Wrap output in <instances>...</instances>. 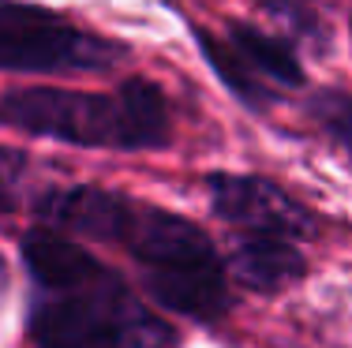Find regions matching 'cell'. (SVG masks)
Instances as JSON below:
<instances>
[{
    "label": "cell",
    "mask_w": 352,
    "mask_h": 348,
    "mask_svg": "<svg viewBox=\"0 0 352 348\" xmlns=\"http://www.w3.org/2000/svg\"><path fill=\"white\" fill-rule=\"evenodd\" d=\"M34 281L27 329L34 348H176V329L128 288V281L68 236H23Z\"/></svg>",
    "instance_id": "1"
},
{
    "label": "cell",
    "mask_w": 352,
    "mask_h": 348,
    "mask_svg": "<svg viewBox=\"0 0 352 348\" xmlns=\"http://www.w3.org/2000/svg\"><path fill=\"white\" fill-rule=\"evenodd\" d=\"M0 124L94 150H157L173 139L169 97L150 79H124L113 94L60 86L4 90Z\"/></svg>",
    "instance_id": "2"
},
{
    "label": "cell",
    "mask_w": 352,
    "mask_h": 348,
    "mask_svg": "<svg viewBox=\"0 0 352 348\" xmlns=\"http://www.w3.org/2000/svg\"><path fill=\"white\" fill-rule=\"evenodd\" d=\"M124 244L142 273L146 292L165 311L195 322H217L232 308L225 259L195 221L169 213L154 202L124 198L113 240Z\"/></svg>",
    "instance_id": "3"
},
{
    "label": "cell",
    "mask_w": 352,
    "mask_h": 348,
    "mask_svg": "<svg viewBox=\"0 0 352 348\" xmlns=\"http://www.w3.org/2000/svg\"><path fill=\"white\" fill-rule=\"evenodd\" d=\"M128 56V45L79 27L60 12L0 0V71H109Z\"/></svg>",
    "instance_id": "4"
},
{
    "label": "cell",
    "mask_w": 352,
    "mask_h": 348,
    "mask_svg": "<svg viewBox=\"0 0 352 348\" xmlns=\"http://www.w3.org/2000/svg\"><path fill=\"white\" fill-rule=\"evenodd\" d=\"M195 38L217 79L236 94L240 105L255 113L281 102L285 90L304 86V68H300L296 49L289 41L266 38L251 23H229L225 34L195 30Z\"/></svg>",
    "instance_id": "5"
},
{
    "label": "cell",
    "mask_w": 352,
    "mask_h": 348,
    "mask_svg": "<svg viewBox=\"0 0 352 348\" xmlns=\"http://www.w3.org/2000/svg\"><path fill=\"white\" fill-rule=\"evenodd\" d=\"M206 192H210L214 213L221 221H229L240 236H278L300 244V240L318 232L315 213L266 176L214 172L206 180Z\"/></svg>",
    "instance_id": "6"
},
{
    "label": "cell",
    "mask_w": 352,
    "mask_h": 348,
    "mask_svg": "<svg viewBox=\"0 0 352 348\" xmlns=\"http://www.w3.org/2000/svg\"><path fill=\"white\" fill-rule=\"evenodd\" d=\"M225 270L251 292H281L307 273V259L292 240L240 236L225 259Z\"/></svg>",
    "instance_id": "7"
},
{
    "label": "cell",
    "mask_w": 352,
    "mask_h": 348,
    "mask_svg": "<svg viewBox=\"0 0 352 348\" xmlns=\"http://www.w3.org/2000/svg\"><path fill=\"white\" fill-rule=\"evenodd\" d=\"M307 116L330 143L352 154V94L345 90H315L307 97Z\"/></svg>",
    "instance_id": "8"
},
{
    "label": "cell",
    "mask_w": 352,
    "mask_h": 348,
    "mask_svg": "<svg viewBox=\"0 0 352 348\" xmlns=\"http://www.w3.org/2000/svg\"><path fill=\"white\" fill-rule=\"evenodd\" d=\"M255 4L263 12H270L278 23H285L296 38H307V41L326 38V27H322V15H318L315 0H255Z\"/></svg>",
    "instance_id": "9"
},
{
    "label": "cell",
    "mask_w": 352,
    "mask_h": 348,
    "mask_svg": "<svg viewBox=\"0 0 352 348\" xmlns=\"http://www.w3.org/2000/svg\"><path fill=\"white\" fill-rule=\"evenodd\" d=\"M30 157L12 146H0V213L15 210L23 202V187H27Z\"/></svg>",
    "instance_id": "10"
},
{
    "label": "cell",
    "mask_w": 352,
    "mask_h": 348,
    "mask_svg": "<svg viewBox=\"0 0 352 348\" xmlns=\"http://www.w3.org/2000/svg\"><path fill=\"white\" fill-rule=\"evenodd\" d=\"M8 292V262H4V255H0V296Z\"/></svg>",
    "instance_id": "11"
}]
</instances>
